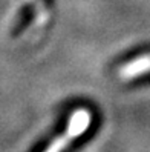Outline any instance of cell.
I'll return each mask as SVG.
<instances>
[{
    "label": "cell",
    "instance_id": "cell-2",
    "mask_svg": "<svg viewBox=\"0 0 150 152\" xmlns=\"http://www.w3.org/2000/svg\"><path fill=\"white\" fill-rule=\"evenodd\" d=\"M149 72H150V54H143L120 66L118 77L121 80H133Z\"/></svg>",
    "mask_w": 150,
    "mask_h": 152
},
{
    "label": "cell",
    "instance_id": "cell-1",
    "mask_svg": "<svg viewBox=\"0 0 150 152\" xmlns=\"http://www.w3.org/2000/svg\"><path fill=\"white\" fill-rule=\"evenodd\" d=\"M91 123H92V114L87 109L80 108V109L74 111L67 120V126L64 132L60 137L52 140L49 143V146L46 148V151H43V152H63L70 143L75 141L78 137H81L91 128Z\"/></svg>",
    "mask_w": 150,
    "mask_h": 152
}]
</instances>
